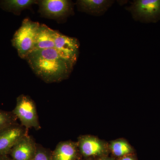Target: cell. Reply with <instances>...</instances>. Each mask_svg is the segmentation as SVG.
Listing matches in <instances>:
<instances>
[{
  "label": "cell",
  "instance_id": "cell-1",
  "mask_svg": "<svg viewBox=\"0 0 160 160\" xmlns=\"http://www.w3.org/2000/svg\"><path fill=\"white\" fill-rule=\"evenodd\" d=\"M25 60L35 74L47 83L60 82L68 78L75 66L54 48L34 49Z\"/></svg>",
  "mask_w": 160,
  "mask_h": 160
},
{
  "label": "cell",
  "instance_id": "cell-2",
  "mask_svg": "<svg viewBox=\"0 0 160 160\" xmlns=\"http://www.w3.org/2000/svg\"><path fill=\"white\" fill-rule=\"evenodd\" d=\"M40 25L39 23L33 22L29 18H26L13 35L12 44L16 49L21 58L26 59L27 56L34 50L36 38Z\"/></svg>",
  "mask_w": 160,
  "mask_h": 160
},
{
  "label": "cell",
  "instance_id": "cell-3",
  "mask_svg": "<svg viewBox=\"0 0 160 160\" xmlns=\"http://www.w3.org/2000/svg\"><path fill=\"white\" fill-rule=\"evenodd\" d=\"M38 11L42 18L64 23L74 14V4L69 0H40Z\"/></svg>",
  "mask_w": 160,
  "mask_h": 160
},
{
  "label": "cell",
  "instance_id": "cell-4",
  "mask_svg": "<svg viewBox=\"0 0 160 160\" xmlns=\"http://www.w3.org/2000/svg\"><path fill=\"white\" fill-rule=\"evenodd\" d=\"M135 21L143 23L160 21V0H134L126 7Z\"/></svg>",
  "mask_w": 160,
  "mask_h": 160
},
{
  "label": "cell",
  "instance_id": "cell-5",
  "mask_svg": "<svg viewBox=\"0 0 160 160\" xmlns=\"http://www.w3.org/2000/svg\"><path fill=\"white\" fill-rule=\"evenodd\" d=\"M12 112L19 120L21 125L26 129L33 128L38 130L41 129L35 103L29 96H19Z\"/></svg>",
  "mask_w": 160,
  "mask_h": 160
},
{
  "label": "cell",
  "instance_id": "cell-6",
  "mask_svg": "<svg viewBox=\"0 0 160 160\" xmlns=\"http://www.w3.org/2000/svg\"><path fill=\"white\" fill-rule=\"evenodd\" d=\"M54 49L62 57L75 65L79 55L80 42L75 38L54 32Z\"/></svg>",
  "mask_w": 160,
  "mask_h": 160
},
{
  "label": "cell",
  "instance_id": "cell-7",
  "mask_svg": "<svg viewBox=\"0 0 160 160\" xmlns=\"http://www.w3.org/2000/svg\"><path fill=\"white\" fill-rule=\"evenodd\" d=\"M28 130L18 123L0 130V156L9 155L15 144L28 134Z\"/></svg>",
  "mask_w": 160,
  "mask_h": 160
},
{
  "label": "cell",
  "instance_id": "cell-8",
  "mask_svg": "<svg viewBox=\"0 0 160 160\" xmlns=\"http://www.w3.org/2000/svg\"><path fill=\"white\" fill-rule=\"evenodd\" d=\"M36 149L37 144L28 134L15 144L9 155L12 160H32Z\"/></svg>",
  "mask_w": 160,
  "mask_h": 160
},
{
  "label": "cell",
  "instance_id": "cell-9",
  "mask_svg": "<svg viewBox=\"0 0 160 160\" xmlns=\"http://www.w3.org/2000/svg\"><path fill=\"white\" fill-rule=\"evenodd\" d=\"M113 0H78V11L95 17L103 15L114 3Z\"/></svg>",
  "mask_w": 160,
  "mask_h": 160
},
{
  "label": "cell",
  "instance_id": "cell-10",
  "mask_svg": "<svg viewBox=\"0 0 160 160\" xmlns=\"http://www.w3.org/2000/svg\"><path fill=\"white\" fill-rule=\"evenodd\" d=\"M55 30L48 26L40 24L36 38L34 49H46L54 48Z\"/></svg>",
  "mask_w": 160,
  "mask_h": 160
},
{
  "label": "cell",
  "instance_id": "cell-11",
  "mask_svg": "<svg viewBox=\"0 0 160 160\" xmlns=\"http://www.w3.org/2000/svg\"><path fill=\"white\" fill-rule=\"evenodd\" d=\"M37 0H3L0 1V7L3 10L19 16L25 9H32L34 4H38Z\"/></svg>",
  "mask_w": 160,
  "mask_h": 160
},
{
  "label": "cell",
  "instance_id": "cell-12",
  "mask_svg": "<svg viewBox=\"0 0 160 160\" xmlns=\"http://www.w3.org/2000/svg\"><path fill=\"white\" fill-rule=\"evenodd\" d=\"M79 146L82 154L86 157L98 155L103 150L102 143L97 139L91 137L82 138L80 140Z\"/></svg>",
  "mask_w": 160,
  "mask_h": 160
},
{
  "label": "cell",
  "instance_id": "cell-13",
  "mask_svg": "<svg viewBox=\"0 0 160 160\" xmlns=\"http://www.w3.org/2000/svg\"><path fill=\"white\" fill-rule=\"evenodd\" d=\"M52 155L53 160H75L76 149L74 144L71 142H61Z\"/></svg>",
  "mask_w": 160,
  "mask_h": 160
},
{
  "label": "cell",
  "instance_id": "cell-14",
  "mask_svg": "<svg viewBox=\"0 0 160 160\" xmlns=\"http://www.w3.org/2000/svg\"><path fill=\"white\" fill-rule=\"evenodd\" d=\"M110 148L113 154L118 157L126 155L132 152L131 146L126 142L123 141H116L112 142Z\"/></svg>",
  "mask_w": 160,
  "mask_h": 160
},
{
  "label": "cell",
  "instance_id": "cell-15",
  "mask_svg": "<svg viewBox=\"0 0 160 160\" xmlns=\"http://www.w3.org/2000/svg\"><path fill=\"white\" fill-rule=\"evenodd\" d=\"M17 118L12 111L0 109V130L17 122Z\"/></svg>",
  "mask_w": 160,
  "mask_h": 160
},
{
  "label": "cell",
  "instance_id": "cell-16",
  "mask_svg": "<svg viewBox=\"0 0 160 160\" xmlns=\"http://www.w3.org/2000/svg\"><path fill=\"white\" fill-rule=\"evenodd\" d=\"M32 160H53L52 155L47 149L37 144L36 151Z\"/></svg>",
  "mask_w": 160,
  "mask_h": 160
},
{
  "label": "cell",
  "instance_id": "cell-17",
  "mask_svg": "<svg viewBox=\"0 0 160 160\" xmlns=\"http://www.w3.org/2000/svg\"><path fill=\"white\" fill-rule=\"evenodd\" d=\"M0 160H12L8 155L0 156Z\"/></svg>",
  "mask_w": 160,
  "mask_h": 160
},
{
  "label": "cell",
  "instance_id": "cell-18",
  "mask_svg": "<svg viewBox=\"0 0 160 160\" xmlns=\"http://www.w3.org/2000/svg\"><path fill=\"white\" fill-rule=\"evenodd\" d=\"M120 160H134L132 158L130 157H124Z\"/></svg>",
  "mask_w": 160,
  "mask_h": 160
},
{
  "label": "cell",
  "instance_id": "cell-19",
  "mask_svg": "<svg viewBox=\"0 0 160 160\" xmlns=\"http://www.w3.org/2000/svg\"></svg>",
  "mask_w": 160,
  "mask_h": 160
}]
</instances>
